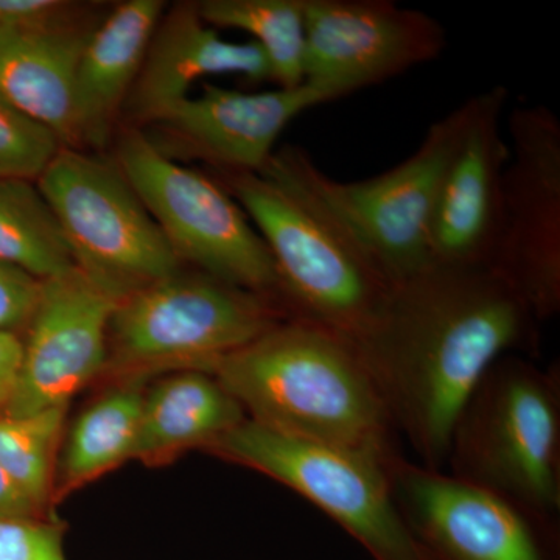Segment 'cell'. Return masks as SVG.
<instances>
[{"mask_svg":"<svg viewBox=\"0 0 560 560\" xmlns=\"http://www.w3.org/2000/svg\"><path fill=\"white\" fill-rule=\"evenodd\" d=\"M38 510L31 503V500L22 495L7 477L5 471L0 467V515L3 517H36Z\"/></svg>","mask_w":560,"mask_h":560,"instance_id":"cell-29","label":"cell"},{"mask_svg":"<svg viewBox=\"0 0 560 560\" xmlns=\"http://www.w3.org/2000/svg\"><path fill=\"white\" fill-rule=\"evenodd\" d=\"M246 419L212 374L180 371L145 393L132 458L158 466L190 448H210Z\"/></svg>","mask_w":560,"mask_h":560,"instance_id":"cell-19","label":"cell"},{"mask_svg":"<svg viewBox=\"0 0 560 560\" xmlns=\"http://www.w3.org/2000/svg\"><path fill=\"white\" fill-rule=\"evenodd\" d=\"M246 418L289 436L396 456L400 436L348 338L285 319L213 368Z\"/></svg>","mask_w":560,"mask_h":560,"instance_id":"cell-2","label":"cell"},{"mask_svg":"<svg viewBox=\"0 0 560 560\" xmlns=\"http://www.w3.org/2000/svg\"><path fill=\"white\" fill-rule=\"evenodd\" d=\"M66 410L54 407L20 418L0 416V467L38 511L50 495Z\"/></svg>","mask_w":560,"mask_h":560,"instance_id":"cell-23","label":"cell"},{"mask_svg":"<svg viewBox=\"0 0 560 560\" xmlns=\"http://www.w3.org/2000/svg\"><path fill=\"white\" fill-rule=\"evenodd\" d=\"M117 167L178 259L280 305L270 250L221 184L165 156L138 130L121 135Z\"/></svg>","mask_w":560,"mask_h":560,"instance_id":"cell-7","label":"cell"},{"mask_svg":"<svg viewBox=\"0 0 560 560\" xmlns=\"http://www.w3.org/2000/svg\"><path fill=\"white\" fill-rule=\"evenodd\" d=\"M24 342L13 330H0V416L9 408L20 383Z\"/></svg>","mask_w":560,"mask_h":560,"instance_id":"cell-28","label":"cell"},{"mask_svg":"<svg viewBox=\"0 0 560 560\" xmlns=\"http://www.w3.org/2000/svg\"><path fill=\"white\" fill-rule=\"evenodd\" d=\"M61 149L54 132L0 94V179L36 180Z\"/></svg>","mask_w":560,"mask_h":560,"instance_id":"cell-24","label":"cell"},{"mask_svg":"<svg viewBox=\"0 0 560 560\" xmlns=\"http://www.w3.org/2000/svg\"><path fill=\"white\" fill-rule=\"evenodd\" d=\"M390 492L427 560H560V521L404 453Z\"/></svg>","mask_w":560,"mask_h":560,"instance_id":"cell-10","label":"cell"},{"mask_svg":"<svg viewBox=\"0 0 560 560\" xmlns=\"http://www.w3.org/2000/svg\"><path fill=\"white\" fill-rule=\"evenodd\" d=\"M164 9L161 0H130L92 31L73 88L75 145H105L114 117L138 80Z\"/></svg>","mask_w":560,"mask_h":560,"instance_id":"cell-18","label":"cell"},{"mask_svg":"<svg viewBox=\"0 0 560 560\" xmlns=\"http://www.w3.org/2000/svg\"><path fill=\"white\" fill-rule=\"evenodd\" d=\"M120 298L73 268L44 280L24 342L20 383L3 416L68 407L108 363V334Z\"/></svg>","mask_w":560,"mask_h":560,"instance_id":"cell-13","label":"cell"},{"mask_svg":"<svg viewBox=\"0 0 560 560\" xmlns=\"http://www.w3.org/2000/svg\"><path fill=\"white\" fill-rule=\"evenodd\" d=\"M324 103L305 83L264 92L208 83L198 97L176 103L154 124L171 128L187 149L221 172L259 173L290 121Z\"/></svg>","mask_w":560,"mask_h":560,"instance_id":"cell-15","label":"cell"},{"mask_svg":"<svg viewBox=\"0 0 560 560\" xmlns=\"http://www.w3.org/2000/svg\"><path fill=\"white\" fill-rule=\"evenodd\" d=\"M508 131L510 161L490 267L544 324L560 312V120L545 105L515 106Z\"/></svg>","mask_w":560,"mask_h":560,"instance_id":"cell-11","label":"cell"},{"mask_svg":"<svg viewBox=\"0 0 560 560\" xmlns=\"http://www.w3.org/2000/svg\"><path fill=\"white\" fill-rule=\"evenodd\" d=\"M466 116L464 102L431 125L408 160L363 180L330 178L301 147H282L275 156L345 221L389 282L396 283L430 265L434 202Z\"/></svg>","mask_w":560,"mask_h":560,"instance_id":"cell-9","label":"cell"},{"mask_svg":"<svg viewBox=\"0 0 560 560\" xmlns=\"http://www.w3.org/2000/svg\"><path fill=\"white\" fill-rule=\"evenodd\" d=\"M510 101L504 86L467 98L458 143L442 176L429 237L430 265H489L499 231L501 187L510 143L501 119Z\"/></svg>","mask_w":560,"mask_h":560,"instance_id":"cell-14","label":"cell"},{"mask_svg":"<svg viewBox=\"0 0 560 560\" xmlns=\"http://www.w3.org/2000/svg\"><path fill=\"white\" fill-rule=\"evenodd\" d=\"M91 28L75 22L46 27L0 25V94L75 149L73 88Z\"/></svg>","mask_w":560,"mask_h":560,"instance_id":"cell-17","label":"cell"},{"mask_svg":"<svg viewBox=\"0 0 560 560\" xmlns=\"http://www.w3.org/2000/svg\"><path fill=\"white\" fill-rule=\"evenodd\" d=\"M197 10L212 28L253 36L270 61L278 88L304 84L305 0H202Z\"/></svg>","mask_w":560,"mask_h":560,"instance_id":"cell-22","label":"cell"},{"mask_svg":"<svg viewBox=\"0 0 560 560\" xmlns=\"http://www.w3.org/2000/svg\"><path fill=\"white\" fill-rule=\"evenodd\" d=\"M221 173L270 250L289 319L355 341L393 287L370 250L275 153L259 173Z\"/></svg>","mask_w":560,"mask_h":560,"instance_id":"cell-3","label":"cell"},{"mask_svg":"<svg viewBox=\"0 0 560 560\" xmlns=\"http://www.w3.org/2000/svg\"><path fill=\"white\" fill-rule=\"evenodd\" d=\"M73 3L60 0H0V25L3 27H46L70 21Z\"/></svg>","mask_w":560,"mask_h":560,"instance_id":"cell-27","label":"cell"},{"mask_svg":"<svg viewBox=\"0 0 560 560\" xmlns=\"http://www.w3.org/2000/svg\"><path fill=\"white\" fill-rule=\"evenodd\" d=\"M0 261L40 280L75 267L60 223L28 179H0Z\"/></svg>","mask_w":560,"mask_h":560,"instance_id":"cell-21","label":"cell"},{"mask_svg":"<svg viewBox=\"0 0 560 560\" xmlns=\"http://www.w3.org/2000/svg\"><path fill=\"white\" fill-rule=\"evenodd\" d=\"M541 324L489 265H427L390 287L352 341L416 463L444 470L456 418L501 357L540 352Z\"/></svg>","mask_w":560,"mask_h":560,"instance_id":"cell-1","label":"cell"},{"mask_svg":"<svg viewBox=\"0 0 560 560\" xmlns=\"http://www.w3.org/2000/svg\"><path fill=\"white\" fill-rule=\"evenodd\" d=\"M444 470L560 521L559 361H495L456 418Z\"/></svg>","mask_w":560,"mask_h":560,"instance_id":"cell-4","label":"cell"},{"mask_svg":"<svg viewBox=\"0 0 560 560\" xmlns=\"http://www.w3.org/2000/svg\"><path fill=\"white\" fill-rule=\"evenodd\" d=\"M44 280L14 265L0 261V330L31 323L38 307Z\"/></svg>","mask_w":560,"mask_h":560,"instance_id":"cell-26","label":"cell"},{"mask_svg":"<svg viewBox=\"0 0 560 560\" xmlns=\"http://www.w3.org/2000/svg\"><path fill=\"white\" fill-rule=\"evenodd\" d=\"M212 75L272 81L270 61L254 40L224 39L201 20L197 3L175 7L154 32L128 106L136 119L154 121L189 97L195 81Z\"/></svg>","mask_w":560,"mask_h":560,"instance_id":"cell-16","label":"cell"},{"mask_svg":"<svg viewBox=\"0 0 560 560\" xmlns=\"http://www.w3.org/2000/svg\"><path fill=\"white\" fill-rule=\"evenodd\" d=\"M36 186L75 267L109 293L124 300L178 272V257L117 164L62 147Z\"/></svg>","mask_w":560,"mask_h":560,"instance_id":"cell-8","label":"cell"},{"mask_svg":"<svg viewBox=\"0 0 560 560\" xmlns=\"http://www.w3.org/2000/svg\"><path fill=\"white\" fill-rule=\"evenodd\" d=\"M447 32L393 0H305L304 83L329 103L436 60Z\"/></svg>","mask_w":560,"mask_h":560,"instance_id":"cell-12","label":"cell"},{"mask_svg":"<svg viewBox=\"0 0 560 560\" xmlns=\"http://www.w3.org/2000/svg\"><path fill=\"white\" fill-rule=\"evenodd\" d=\"M131 378L92 404L73 423L62 456V490L80 488L132 458L145 390Z\"/></svg>","mask_w":560,"mask_h":560,"instance_id":"cell-20","label":"cell"},{"mask_svg":"<svg viewBox=\"0 0 560 560\" xmlns=\"http://www.w3.org/2000/svg\"><path fill=\"white\" fill-rule=\"evenodd\" d=\"M209 451L311 501L372 559L427 560L390 492L388 463L394 456L301 440L249 419Z\"/></svg>","mask_w":560,"mask_h":560,"instance_id":"cell-6","label":"cell"},{"mask_svg":"<svg viewBox=\"0 0 560 560\" xmlns=\"http://www.w3.org/2000/svg\"><path fill=\"white\" fill-rule=\"evenodd\" d=\"M0 560H66L62 530L36 517L0 515Z\"/></svg>","mask_w":560,"mask_h":560,"instance_id":"cell-25","label":"cell"},{"mask_svg":"<svg viewBox=\"0 0 560 560\" xmlns=\"http://www.w3.org/2000/svg\"><path fill=\"white\" fill-rule=\"evenodd\" d=\"M285 319L270 298L202 271L175 272L119 302L106 368L131 378L160 370L212 374L224 357Z\"/></svg>","mask_w":560,"mask_h":560,"instance_id":"cell-5","label":"cell"}]
</instances>
